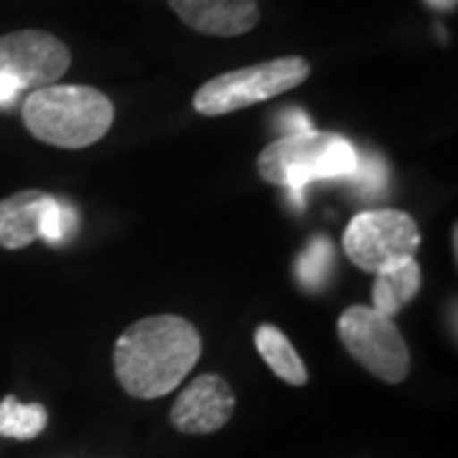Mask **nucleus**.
<instances>
[{"mask_svg": "<svg viewBox=\"0 0 458 458\" xmlns=\"http://www.w3.org/2000/svg\"><path fill=\"white\" fill-rule=\"evenodd\" d=\"M49 412L41 403H21L16 394L0 400V436L13 441H33L44 433Z\"/></svg>", "mask_w": 458, "mask_h": 458, "instance_id": "ddd939ff", "label": "nucleus"}, {"mask_svg": "<svg viewBox=\"0 0 458 458\" xmlns=\"http://www.w3.org/2000/svg\"><path fill=\"white\" fill-rule=\"evenodd\" d=\"M21 92H23V89L18 87L16 80L0 72V107H8V105H13Z\"/></svg>", "mask_w": 458, "mask_h": 458, "instance_id": "dca6fc26", "label": "nucleus"}, {"mask_svg": "<svg viewBox=\"0 0 458 458\" xmlns=\"http://www.w3.org/2000/svg\"><path fill=\"white\" fill-rule=\"evenodd\" d=\"M349 179H354L357 186H361V191H367V194H377V191H382L385 189V181H387V174H385V168L379 161H367V165L357 164V171L349 176Z\"/></svg>", "mask_w": 458, "mask_h": 458, "instance_id": "2eb2a0df", "label": "nucleus"}, {"mask_svg": "<svg viewBox=\"0 0 458 458\" xmlns=\"http://www.w3.org/2000/svg\"><path fill=\"white\" fill-rule=\"evenodd\" d=\"M360 164L354 146L334 132L298 131L288 132L258 156V174L262 181L288 189L301 199L303 189L313 181L349 179Z\"/></svg>", "mask_w": 458, "mask_h": 458, "instance_id": "7ed1b4c3", "label": "nucleus"}, {"mask_svg": "<svg viewBox=\"0 0 458 458\" xmlns=\"http://www.w3.org/2000/svg\"><path fill=\"white\" fill-rule=\"evenodd\" d=\"M201 334L183 316L161 313L140 318L114 342V377L138 400L174 393L201 360Z\"/></svg>", "mask_w": 458, "mask_h": 458, "instance_id": "f257e3e1", "label": "nucleus"}, {"mask_svg": "<svg viewBox=\"0 0 458 458\" xmlns=\"http://www.w3.org/2000/svg\"><path fill=\"white\" fill-rule=\"evenodd\" d=\"M426 5L436 8V11H456L458 0H426Z\"/></svg>", "mask_w": 458, "mask_h": 458, "instance_id": "f3484780", "label": "nucleus"}, {"mask_svg": "<svg viewBox=\"0 0 458 458\" xmlns=\"http://www.w3.org/2000/svg\"><path fill=\"white\" fill-rule=\"evenodd\" d=\"M54 199L41 189H26L0 201V247L21 250L41 240L44 219Z\"/></svg>", "mask_w": 458, "mask_h": 458, "instance_id": "9d476101", "label": "nucleus"}, {"mask_svg": "<svg viewBox=\"0 0 458 458\" xmlns=\"http://www.w3.org/2000/svg\"><path fill=\"white\" fill-rule=\"evenodd\" d=\"M331 262H334V250H331V242L324 240V237H316L311 245L301 252L298 265H295L301 285H303V288H309V291L321 288L328 278Z\"/></svg>", "mask_w": 458, "mask_h": 458, "instance_id": "4468645a", "label": "nucleus"}, {"mask_svg": "<svg viewBox=\"0 0 458 458\" xmlns=\"http://www.w3.org/2000/svg\"><path fill=\"white\" fill-rule=\"evenodd\" d=\"M255 346L262 361L273 369V375L280 377L283 382L303 387L309 382V369L306 361L301 360V354L295 352L291 339L273 324H260L255 331Z\"/></svg>", "mask_w": 458, "mask_h": 458, "instance_id": "f8f14e48", "label": "nucleus"}, {"mask_svg": "<svg viewBox=\"0 0 458 458\" xmlns=\"http://www.w3.org/2000/svg\"><path fill=\"white\" fill-rule=\"evenodd\" d=\"M237 408V397L222 375L191 379L171 408V426L183 436H212L227 426Z\"/></svg>", "mask_w": 458, "mask_h": 458, "instance_id": "6e6552de", "label": "nucleus"}, {"mask_svg": "<svg viewBox=\"0 0 458 458\" xmlns=\"http://www.w3.org/2000/svg\"><path fill=\"white\" fill-rule=\"evenodd\" d=\"M339 339L352 360L387 385H400L410 375V349L390 316L372 306H349L339 316Z\"/></svg>", "mask_w": 458, "mask_h": 458, "instance_id": "39448f33", "label": "nucleus"}, {"mask_svg": "<svg viewBox=\"0 0 458 458\" xmlns=\"http://www.w3.org/2000/svg\"><path fill=\"white\" fill-rule=\"evenodd\" d=\"M420 227L400 209H367L352 216L344 229V252L364 273H382L397 262L415 258Z\"/></svg>", "mask_w": 458, "mask_h": 458, "instance_id": "423d86ee", "label": "nucleus"}, {"mask_svg": "<svg viewBox=\"0 0 458 458\" xmlns=\"http://www.w3.org/2000/svg\"><path fill=\"white\" fill-rule=\"evenodd\" d=\"M311 74V66L303 56H280L270 62L234 69L204 82L194 95V110L204 117H222L237 113L265 99L285 95Z\"/></svg>", "mask_w": 458, "mask_h": 458, "instance_id": "20e7f679", "label": "nucleus"}, {"mask_svg": "<svg viewBox=\"0 0 458 458\" xmlns=\"http://www.w3.org/2000/svg\"><path fill=\"white\" fill-rule=\"evenodd\" d=\"M171 11L199 33L242 36L260 23L258 0H168Z\"/></svg>", "mask_w": 458, "mask_h": 458, "instance_id": "1a4fd4ad", "label": "nucleus"}, {"mask_svg": "<svg viewBox=\"0 0 458 458\" xmlns=\"http://www.w3.org/2000/svg\"><path fill=\"white\" fill-rule=\"evenodd\" d=\"M420 285H423V270L418 260L408 258V260L397 262L393 267L377 273L375 285H372V309L393 318L420 293Z\"/></svg>", "mask_w": 458, "mask_h": 458, "instance_id": "9b49d317", "label": "nucleus"}, {"mask_svg": "<svg viewBox=\"0 0 458 458\" xmlns=\"http://www.w3.org/2000/svg\"><path fill=\"white\" fill-rule=\"evenodd\" d=\"M21 117L36 140L80 150L102 140L114 120L113 99L87 84H49L23 99Z\"/></svg>", "mask_w": 458, "mask_h": 458, "instance_id": "f03ea898", "label": "nucleus"}, {"mask_svg": "<svg viewBox=\"0 0 458 458\" xmlns=\"http://www.w3.org/2000/svg\"><path fill=\"white\" fill-rule=\"evenodd\" d=\"M72 64L62 38L47 31H16L0 36V72L13 77L21 89L56 84Z\"/></svg>", "mask_w": 458, "mask_h": 458, "instance_id": "0eeeda50", "label": "nucleus"}]
</instances>
